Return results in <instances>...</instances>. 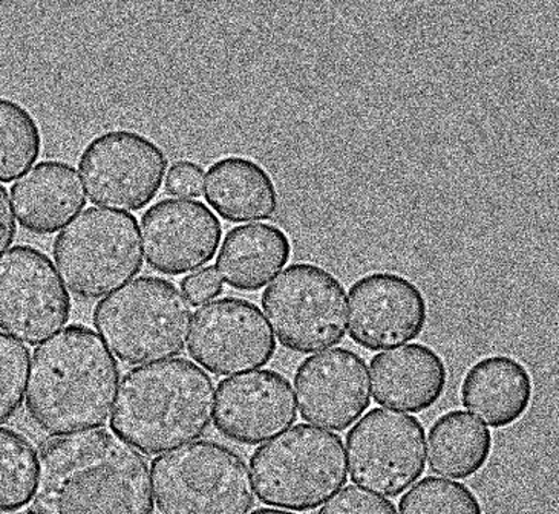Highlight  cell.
<instances>
[{
  "label": "cell",
  "instance_id": "17",
  "mask_svg": "<svg viewBox=\"0 0 559 514\" xmlns=\"http://www.w3.org/2000/svg\"><path fill=\"white\" fill-rule=\"evenodd\" d=\"M370 369L374 402L388 409L425 413L447 390V364L439 352L421 343L378 354Z\"/></svg>",
  "mask_w": 559,
  "mask_h": 514
},
{
  "label": "cell",
  "instance_id": "16",
  "mask_svg": "<svg viewBox=\"0 0 559 514\" xmlns=\"http://www.w3.org/2000/svg\"><path fill=\"white\" fill-rule=\"evenodd\" d=\"M144 258L155 272L180 276L215 258L223 226L200 201L163 200L142 218Z\"/></svg>",
  "mask_w": 559,
  "mask_h": 514
},
{
  "label": "cell",
  "instance_id": "19",
  "mask_svg": "<svg viewBox=\"0 0 559 514\" xmlns=\"http://www.w3.org/2000/svg\"><path fill=\"white\" fill-rule=\"evenodd\" d=\"M534 383L527 368L509 356L481 359L466 372L462 403L492 429L519 422L531 407Z\"/></svg>",
  "mask_w": 559,
  "mask_h": 514
},
{
  "label": "cell",
  "instance_id": "15",
  "mask_svg": "<svg viewBox=\"0 0 559 514\" xmlns=\"http://www.w3.org/2000/svg\"><path fill=\"white\" fill-rule=\"evenodd\" d=\"M296 420L295 392L280 372L262 369L218 384L213 421L227 440L260 445L281 435Z\"/></svg>",
  "mask_w": 559,
  "mask_h": 514
},
{
  "label": "cell",
  "instance_id": "24",
  "mask_svg": "<svg viewBox=\"0 0 559 514\" xmlns=\"http://www.w3.org/2000/svg\"><path fill=\"white\" fill-rule=\"evenodd\" d=\"M37 452L16 430L0 428V514L14 513L32 501Z\"/></svg>",
  "mask_w": 559,
  "mask_h": 514
},
{
  "label": "cell",
  "instance_id": "10",
  "mask_svg": "<svg viewBox=\"0 0 559 514\" xmlns=\"http://www.w3.org/2000/svg\"><path fill=\"white\" fill-rule=\"evenodd\" d=\"M347 453L356 486L380 497H399L424 475V425L411 415L372 409L349 430Z\"/></svg>",
  "mask_w": 559,
  "mask_h": 514
},
{
  "label": "cell",
  "instance_id": "4",
  "mask_svg": "<svg viewBox=\"0 0 559 514\" xmlns=\"http://www.w3.org/2000/svg\"><path fill=\"white\" fill-rule=\"evenodd\" d=\"M192 308L173 282L143 276L103 299L94 326L110 352L127 364H152L185 351Z\"/></svg>",
  "mask_w": 559,
  "mask_h": 514
},
{
  "label": "cell",
  "instance_id": "3",
  "mask_svg": "<svg viewBox=\"0 0 559 514\" xmlns=\"http://www.w3.org/2000/svg\"><path fill=\"white\" fill-rule=\"evenodd\" d=\"M215 384L186 359H170L127 372L114 399L110 429L144 455L190 444L211 428Z\"/></svg>",
  "mask_w": 559,
  "mask_h": 514
},
{
  "label": "cell",
  "instance_id": "13",
  "mask_svg": "<svg viewBox=\"0 0 559 514\" xmlns=\"http://www.w3.org/2000/svg\"><path fill=\"white\" fill-rule=\"evenodd\" d=\"M428 322L421 289L397 273L360 277L348 292V333L368 351L378 352L416 340Z\"/></svg>",
  "mask_w": 559,
  "mask_h": 514
},
{
  "label": "cell",
  "instance_id": "22",
  "mask_svg": "<svg viewBox=\"0 0 559 514\" xmlns=\"http://www.w3.org/2000/svg\"><path fill=\"white\" fill-rule=\"evenodd\" d=\"M492 447V433L480 420L465 410H451L429 429V468L444 478H473L488 464Z\"/></svg>",
  "mask_w": 559,
  "mask_h": 514
},
{
  "label": "cell",
  "instance_id": "6",
  "mask_svg": "<svg viewBox=\"0 0 559 514\" xmlns=\"http://www.w3.org/2000/svg\"><path fill=\"white\" fill-rule=\"evenodd\" d=\"M152 491L162 514H247L254 506L249 467L215 441H195L152 461Z\"/></svg>",
  "mask_w": 559,
  "mask_h": 514
},
{
  "label": "cell",
  "instance_id": "25",
  "mask_svg": "<svg viewBox=\"0 0 559 514\" xmlns=\"http://www.w3.org/2000/svg\"><path fill=\"white\" fill-rule=\"evenodd\" d=\"M401 514H485L480 499L465 483L428 476L399 504Z\"/></svg>",
  "mask_w": 559,
  "mask_h": 514
},
{
  "label": "cell",
  "instance_id": "18",
  "mask_svg": "<svg viewBox=\"0 0 559 514\" xmlns=\"http://www.w3.org/2000/svg\"><path fill=\"white\" fill-rule=\"evenodd\" d=\"M14 215L34 235H55L85 208L86 195L74 166L41 162L11 188Z\"/></svg>",
  "mask_w": 559,
  "mask_h": 514
},
{
  "label": "cell",
  "instance_id": "11",
  "mask_svg": "<svg viewBox=\"0 0 559 514\" xmlns=\"http://www.w3.org/2000/svg\"><path fill=\"white\" fill-rule=\"evenodd\" d=\"M71 318V297L44 251L17 246L0 258V327L36 346Z\"/></svg>",
  "mask_w": 559,
  "mask_h": 514
},
{
  "label": "cell",
  "instance_id": "9",
  "mask_svg": "<svg viewBox=\"0 0 559 514\" xmlns=\"http://www.w3.org/2000/svg\"><path fill=\"white\" fill-rule=\"evenodd\" d=\"M167 166V156L155 141L120 129L87 144L79 171L91 203L127 213L142 211L157 198Z\"/></svg>",
  "mask_w": 559,
  "mask_h": 514
},
{
  "label": "cell",
  "instance_id": "1",
  "mask_svg": "<svg viewBox=\"0 0 559 514\" xmlns=\"http://www.w3.org/2000/svg\"><path fill=\"white\" fill-rule=\"evenodd\" d=\"M32 514H154L142 453L109 430L48 441L37 458Z\"/></svg>",
  "mask_w": 559,
  "mask_h": 514
},
{
  "label": "cell",
  "instance_id": "27",
  "mask_svg": "<svg viewBox=\"0 0 559 514\" xmlns=\"http://www.w3.org/2000/svg\"><path fill=\"white\" fill-rule=\"evenodd\" d=\"M318 514H397V510L388 499L349 486L331 498Z\"/></svg>",
  "mask_w": 559,
  "mask_h": 514
},
{
  "label": "cell",
  "instance_id": "26",
  "mask_svg": "<svg viewBox=\"0 0 559 514\" xmlns=\"http://www.w3.org/2000/svg\"><path fill=\"white\" fill-rule=\"evenodd\" d=\"M29 351L10 335L0 333V425H5L24 403Z\"/></svg>",
  "mask_w": 559,
  "mask_h": 514
},
{
  "label": "cell",
  "instance_id": "31",
  "mask_svg": "<svg viewBox=\"0 0 559 514\" xmlns=\"http://www.w3.org/2000/svg\"><path fill=\"white\" fill-rule=\"evenodd\" d=\"M252 514H295V513L283 512V510L260 509V510H257V512H253Z\"/></svg>",
  "mask_w": 559,
  "mask_h": 514
},
{
  "label": "cell",
  "instance_id": "2",
  "mask_svg": "<svg viewBox=\"0 0 559 514\" xmlns=\"http://www.w3.org/2000/svg\"><path fill=\"white\" fill-rule=\"evenodd\" d=\"M119 384V363L100 335L71 325L34 351L26 410L34 425L52 437L100 428Z\"/></svg>",
  "mask_w": 559,
  "mask_h": 514
},
{
  "label": "cell",
  "instance_id": "23",
  "mask_svg": "<svg viewBox=\"0 0 559 514\" xmlns=\"http://www.w3.org/2000/svg\"><path fill=\"white\" fill-rule=\"evenodd\" d=\"M36 118L21 103L0 98V182H13L26 174L41 152Z\"/></svg>",
  "mask_w": 559,
  "mask_h": 514
},
{
  "label": "cell",
  "instance_id": "12",
  "mask_svg": "<svg viewBox=\"0 0 559 514\" xmlns=\"http://www.w3.org/2000/svg\"><path fill=\"white\" fill-rule=\"evenodd\" d=\"M276 352L267 320L253 302L224 297L193 314L189 354L213 375L242 374L265 367Z\"/></svg>",
  "mask_w": 559,
  "mask_h": 514
},
{
  "label": "cell",
  "instance_id": "8",
  "mask_svg": "<svg viewBox=\"0 0 559 514\" xmlns=\"http://www.w3.org/2000/svg\"><path fill=\"white\" fill-rule=\"evenodd\" d=\"M262 308L277 340L288 351L321 352L347 334V291L329 270L299 262L270 284Z\"/></svg>",
  "mask_w": 559,
  "mask_h": 514
},
{
  "label": "cell",
  "instance_id": "32",
  "mask_svg": "<svg viewBox=\"0 0 559 514\" xmlns=\"http://www.w3.org/2000/svg\"><path fill=\"white\" fill-rule=\"evenodd\" d=\"M28 514H32V513H28Z\"/></svg>",
  "mask_w": 559,
  "mask_h": 514
},
{
  "label": "cell",
  "instance_id": "28",
  "mask_svg": "<svg viewBox=\"0 0 559 514\" xmlns=\"http://www.w3.org/2000/svg\"><path fill=\"white\" fill-rule=\"evenodd\" d=\"M204 170L200 164L181 159L170 167L166 178V193L175 198H200L203 195Z\"/></svg>",
  "mask_w": 559,
  "mask_h": 514
},
{
  "label": "cell",
  "instance_id": "21",
  "mask_svg": "<svg viewBox=\"0 0 559 514\" xmlns=\"http://www.w3.org/2000/svg\"><path fill=\"white\" fill-rule=\"evenodd\" d=\"M292 258L287 234L272 224L231 228L221 246L215 270L238 291H260L283 272Z\"/></svg>",
  "mask_w": 559,
  "mask_h": 514
},
{
  "label": "cell",
  "instance_id": "29",
  "mask_svg": "<svg viewBox=\"0 0 559 514\" xmlns=\"http://www.w3.org/2000/svg\"><path fill=\"white\" fill-rule=\"evenodd\" d=\"M182 292L186 300L193 307H200L216 299L223 292L224 285L218 272L212 266L200 270V272L189 274L181 282Z\"/></svg>",
  "mask_w": 559,
  "mask_h": 514
},
{
  "label": "cell",
  "instance_id": "30",
  "mask_svg": "<svg viewBox=\"0 0 559 514\" xmlns=\"http://www.w3.org/2000/svg\"><path fill=\"white\" fill-rule=\"evenodd\" d=\"M16 220L11 208L9 192L0 186V256L9 250L16 238Z\"/></svg>",
  "mask_w": 559,
  "mask_h": 514
},
{
  "label": "cell",
  "instance_id": "20",
  "mask_svg": "<svg viewBox=\"0 0 559 514\" xmlns=\"http://www.w3.org/2000/svg\"><path fill=\"white\" fill-rule=\"evenodd\" d=\"M209 205L227 223L267 220L280 208L272 175L247 156L229 155L209 167L204 180Z\"/></svg>",
  "mask_w": 559,
  "mask_h": 514
},
{
  "label": "cell",
  "instance_id": "14",
  "mask_svg": "<svg viewBox=\"0 0 559 514\" xmlns=\"http://www.w3.org/2000/svg\"><path fill=\"white\" fill-rule=\"evenodd\" d=\"M295 391L304 420L344 432L371 405L367 361L347 348L316 354L299 364Z\"/></svg>",
  "mask_w": 559,
  "mask_h": 514
},
{
  "label": "cell",
  "instance_id": "7",
  "mask_svg": "<svg viewBox=\"0 0 559 514\" xmlns=\"http://www.w3.org/2000/svg\"><path fill=\"white\" fill-rule=\"evenodd\" d=\"M139 220L124 212L91 207L57 236L52 254L72 295L97 300L134 279L143 268Z\"/></svg>",
  "mask_w": 559,
  "mask_h": 514
},
{
  "label": "cell",
  "instance_id": "5",
  "mask_svg": "<svg viewBox=\"0 0 559 514\" xmlns=\"http://www.w3.org/2000/svg\"><path fill=\"white\" fill-rule=\"evenodd\" d=\"M250 474L262 504L310 512L347 483V452L336 433L298 425L254 451Z\"/></svg>",
  "mask_w": 559,
  "mask_h": 514
}]
</instances>
